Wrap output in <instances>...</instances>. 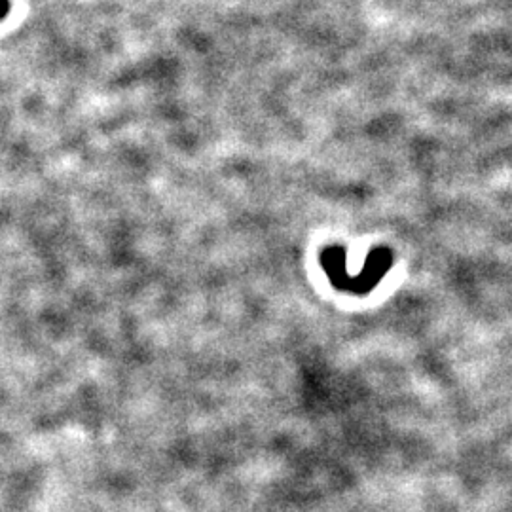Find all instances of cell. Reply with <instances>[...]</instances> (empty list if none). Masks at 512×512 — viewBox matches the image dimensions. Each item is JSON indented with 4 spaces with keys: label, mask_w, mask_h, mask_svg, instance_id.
Returning <instances> with one entry per match:
<instances>
[{
    "label": "cell",
    "mask_w": 512,
    "mask_h": 512,
    "mask_svg": "<svg viewBox=\"0 0 512 512\" xmlns=\"http://www.w3.org/2000/svg\"><path fill=\"white\" fill-rule=\"evenodd\" d=\"M321 264L329 275L330 281L334 283V287L351 291V293H366L384 277L391 264V255L384 249L374 251L368 256L365 272L361 275L346 274V251L342 247L325 249L321 253Z\"/></svg>",
    "instance_id": "1"
},
{
    "label": "cell",
    "mask_w": 512,
    "mask_h": 512,
    "mask_svg": "<svg viewBox=\"0 0 512 512\" xmlns=\"http://www.w3.org/2000/svg\"><path fill=\"white\" fill-rule=\"evenodd\" d=\"M10 8H12L10 0H0V21H4L10 16Z\"/></svg>",
    "instance_id": "2"
}]
</instances>
